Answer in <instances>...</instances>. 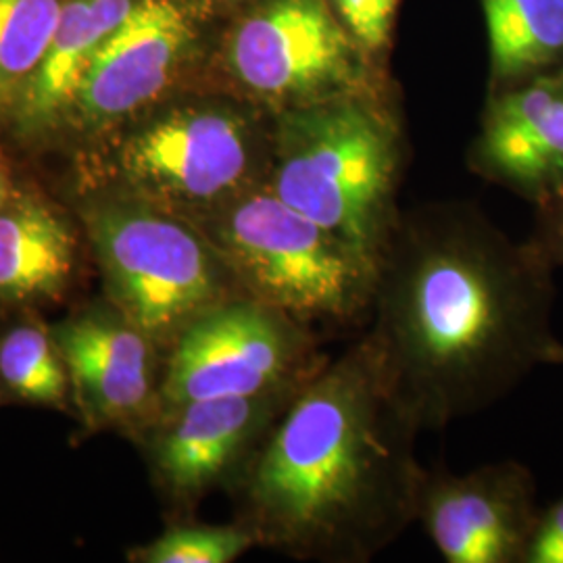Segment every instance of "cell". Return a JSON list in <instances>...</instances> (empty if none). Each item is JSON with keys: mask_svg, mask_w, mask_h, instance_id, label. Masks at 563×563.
<instances>
[{"mask_svg": "<svg viewBox=\"0 0 563 563\" xmlns=\"http://www.w3.org/2000/svg\"><path fill=\"white\" fill-rule=\"evenodd\" d=\"M553 272L534 242L514 241L476 207L401 211L365 334L422 430L488 409L544 365Z\"/></svg>", "mask_w": 563, "mask_h": 563, "instance_id": "obj_1", "label": "cell"}, {"mask_svg": "<svg viewBox=\"0 0 563 563\" xmlns=\"http://www.w3.org/2000/svg\"><path fill=\"white\" fill-rule=\"evenodd\" d=\"M420 432L363 334L305 383L242 467L239 523L299 562H372L418 522Z\"/></svg>", "mask_w": 563, "mask_h": 563, "instance_id": "obj_2", "label": "cell"}, {"mask_svg": "<svg viewBox=\"0 0 563 563\" xmlns=\"http://www.w3.org/2000/svg\"><path fill=\"white\" fill-rule=\"evenodd\" d=\"M401 123L383 90L274 113L265 186L374 263L401 216Z\"/></svg>", "mask_w": 563, "mask_h": 563, "instance_id": "obj_3", "label": "cell"}, {"mask_svg": "<svg viewBox=\"0 0 563 563\" xmlns=\"http://www.w3.org/2000/svg\"><path fill=\"white\" fill-rule=\"evenodd\" d=\"M242 292L288 318L349 328L372 313L376 263L260 186L195 223Z\"/></svg>", "mask_w": 563, "mask_h": 563, "instance_id": "obj_4", "label": "cell"}, {"mask_svg": "<svg viewBox=\"0 0 563 563\" xmlns=\"http://www.w3.org/2000/svg\"><path fill=\"white\" fill-rule=\"evenodd\" d=\"M88 228L121 316L159 349L169 351L205 311L244 295L201 230L155 205H107L90 213Z\"/></svg>", "mask_w": 563, "mask_h": 563, "instance_id": "obj_5", "label": "cell"}, {"mask_svg": "<svg viewBox=\"0 0 563 563\" xmlns=\"http://www.w3.org/2000/svg\"><path fill=\"white\" fill-rule=\"evenodd\" d=\"M274 113L234 102H184L144 123L121 165L139 199L199 223L265 186Z\"/></svg>", "mask_w": 563, "mask_h": 563, "instance_id": "obj_6", "label": "cell"}, {"mask_svg": "<svg viewBox=\"0 0 563 563\" xmlns=\"http://www.w3.org/2000/svg\"><path fill=\"white\" fill-rule=\"evenodd\" d=\"M328 362L313 328L246 295L234 297L205 311L169 346L162 411L301 386Z\"/></svg>", "mask_w": 563, "mask_h": 563, "instance_id": "obj_7", "label": "cell"}, {"mask_svg": "<svg viewBox=\"0 0 563 563\" xmlns=\"http://www.w3.org/2000/svg\"><path fill=\"white\" fill-rule=\"evenodd\" d=\"M367 57L330 0H265L236 25L228 48L232 76L272 113L383 90Z\"/></svg>", "mask_w": 563, "mask_h": 563, "instance_id": "obj_8", "label": "cell"}, {"mask_svg": "<svg viewBox=\"0 0 563 563\" xmlns=\"http://www.w3.org/2000/svg\"><path fill=\"white\" fill-rule=\"evenodd\" d=\"M539 488L523 463L465 474L426 470L418 522L449 563H523L539 520Z\"/></svg>", "mask_w": 563, "mask_h": 563, "instance_id": "obj_9", "label": "cell"}, {"mask_svg": "<svg viewBox=\"0 0 563 563\" xmlns=\"http://www.w3.org/2000/svg\"><path fill=\"white\" fill-rule=\"evenodd\" d=\"M302 386L251 397L197 399L163 409L153 462L169 497L178 504H195L216 484L241 474Z\"/></svg>", "mask_w": 563, "mask_h": 563, "instance_id": "obj_10", "label": "cell"}, {"mask_svg": "<svg viewBox=\"0 0 563 563\" xmlns=\"http://www.w3.org/2000/svg\"><path fill=\"white\" fill-rule=\"evenodd\" d=\"M470 163L532 205L563 192V65L490 92Z\"/></svg>", "mask_w": 563, "mask_h": 563, "instance_id": "obj_11", "label": "cell"}, {"mask_svg": "<svg viewBox=\"0 0 563 563\" xmlns=\"http://www.w3.org/2000/svg\"><path fill=\"white\" fill-rule=\"evenodd\" d=\"M192 38L176 0H136L90 63L74 104L90 121H111L157 101L174 81Z\"/></svg>", "mask_w": 563, "mask_h": 563, "instance_id": "obj_12", "label": "cell"}, {"mask_svg": "<svg viewBox=\"0 0 563 563\" xmlns=\"http://www.w3.org/2000/svg\"><path fill=\"white\" fill-rule=\"evenodd\" d=\"M53 341L76 399L92 422H130L162 416L157 344L121 316H84L55 328Z\"/></svg>", "mask_w": 563, "mask_h": 563, "instance_id": "obj_13", "label": "cell"}, {"mask_svg": "<svg viewBox=\"0 0 563 563\" xmlns=\"http://www.w3.org/2000/svg\"><path fill=\"white\" fill-rule=\"evenodd\" d=\"M76 241L57 211L32 199L0 207V299H53L74 272Z\"/></svg>", "mask_w": 563, "mask_h": 563, "instance_id": "obj_14", "label": "cell"}, {"mask_svg": "<svg viewBox=\"0 0 563 563\" xmlns=\"http://www.w3.org/2000/svg\"><path fill=\"white\" fill-rule=\"evenodd\" d=\"M136 0H71L23 92V118L44 123L74 104L81 80L104 41L128 18Z\"/></svg>", "mask_w": 563, "mask_h": 563, "instance_id": "obj_15", "label": "cell"}, {"mask_svg": "<svg viewBox=\"0 0 563 563\" xmlns=\"http://www.w3.org/2000/svg\"><path fill=\"white\" fill-rule=\"evenodd\" d=\"M490 92L563 65V0H483Z\"/></svg>", "mask_w": 563, "mask_h": 563, "instance_id": "obj_16", "label": "cell"}, {"mask_svg": "<svg viewBox=\"0 0 563 563\" xmlns=\"http://www.w3.org/2000/svg\"><path fill=\"white\" fill-rule=\"evenodd\" d=\"M67 376L57 344L41 328L20 325L0 341V378L21 399L59 405L69 388Z\"/></svg>", "mask_w": 563, "mask_h": 563, "instance_id": "obj_17", "label": "cell"}, {"mask_svg": "<svg viewBox=\"0 0 563 563\" xmlns=\"http://www.w3.org/2000/svg\"><path fill=\"white\" fill-rule=\"evenodd\" d=\"M60 11V0H0V92L34 76Z\"/></svg>", "mask_w": 563, "mask_h": 563, "instance_id": "obj_18", "label": "cell"}, {"mask_svg": "<svg viewBox=\"0 0 563 563\" xmlns=\"http://www.w3.org/2000/svg\"><path fill=\"white\" fill-rule=\"evenodd\" d=\"M257 544L241 526H172L134 553L144 563H232Z\"/></svg>", "mask_w": 563, "mask_h": 563, "instance_id": "obj_19", "label": "cell"}, {"mask_svg": "<svg viewBox=\"0 0 563 563\" xmlns=\"http://www.w3.org/2000/svg\"><path fill=\"white\" fill-rule=\"evenodd\" d=\"M363 53H380L390 41L399 0H330Z\"/></svg>", "mask_w": 563, "mask_h": 563, "instance_id": "obj_20", "label": "cell"}, {"mask_svg": "<svg viewBox=\"0 0 563 563\" xmlns=\"http://www.w3.org/2000/svg\"><path fill=\"white\" fill-rule=\"evenodd\" d=\"M523 563H563V497L541 509Z\"/></svg>", "mask_w": 563, "mask_h": 563, "instance_id": "obj_21", "label": "cell"}, {"mask_svg": "<svg viewBox=\"0 0 563 563\" xmlns=\"http://www.w3.org/2000/svg\"><path fill=\"white\" fill-rule=\"evenodd\" d=\"M534 242L549 263L558 269L563 267V192L534 205Z\"/></svg>", "mask_w": 563, "mask_h": 563, "instance_id": "obj_22", "label": "cell"}, {"mask_svg": "<svg viewBox=\"0 0 563 563\" xmlns=\"http://www.w3.org/2000/svg\"><path fill=\"white\" fill-rule=\"evenodd\" d=\"M544 365H562L563 367V344L558 339L549 344V349L544 353Z\"/></svg>", "mask_w": 563, "mask_h": 563, "instance_id": "obj_23", "label": "cell"}, {"mask_svg": "<svg viewBox=\"0 0 563 563\" xmlns=\"http://www.w3.org/2000/svg\"><path fill=\"white\" fill-rule=\"evenodd\" d=\"M4 202V178H2V169H0V207Z\"/></svg>", "mask_w": 563, "mask_h": 563, "instance_id": "obj_24", "label": "cell"}]
</instances>
